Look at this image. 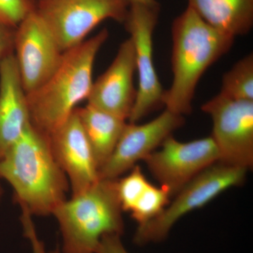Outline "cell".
Returning a JSON list of instances; mask_svg holds the SVG:
<instances>
[{
    "label": "cell",
    "instance_id": "cell-15",
    "mask_svg": "<svg viewBox=\"0 0 253 253\" xmlns=\"http://www.w3.org/2000/svg\"><path fill=\"white\" fill-rule=\"evenodd\" d=\"M188 6L218 31L234 38L253 26V0H187Z\"/></svg>",
    "mask_w": 253,
    "mask_h": 253
},
{
    "label": "cell",
    "instance_id": "cell-13",
    "mask_svg": "<svg viewBox=\"0 0 253 253\" xmlns=\"http://www.w3.org/2000/svg\"><path fill=\"white\" fill-rule=\"evenodd\" d=\"M135 54L130 38L120 45L108 69L93 83L87 104L126 121L136 97Z\"/></svg>",
    "mask_w": 253,
    "mask_h": 253
},
{
    "label": "cell",
    "instance_id": "cell-14",
    "mask_svg": "<svg viewBox=\"0 0 253 253\" xmlns=\"http://www.w3.org/2000/svg\"><path fill=\"white\" fill-rule=\"evenodd\" d=\"M31 124L14 54L0 59V158Z\"/></svg>",
    "mask_w": 253,
    "mask_h": 253
},
{
    "label": "cell",
    "instance_id": "cell-12",
    "mask_svg": "<svg viewBox=\"0 0 253 253\" xmlns=\"http://www.w3.org/2000/svg\"><path fill=\"white\" fill-rule=\"evenodd\" d=\"M56 161L69 181L72 196L84 192L99 179V168L76 109L49 136Z\"/></svg>",
    "mask_w": 253,
    "mask_h": 253
},
{
    "label": "cell",
    "instance_id": "cell-23",
    "mask_svg": "<svg viewBox=\"0 0 253 253\" xmlns=\"http://www.w3.org/2000/svg\"><path fill=\"white\" fill-rule=\"evenodd\" d=\"M96 253H129L123 246L121 236L117 234L106 235L100 241Z\"/></svg>",
    "mask_w": 253,
    "mask_h": 253
},
{
    "label": "cell",
    "instance_id": "cell-4",
    "mask_svg": "<svg viewBox=\"0 0 253 253\" xmlns=\"http://www.w3.org/2000/svg\"><path fill=\"white\" fill-rule=\"evenodd\" d=\"M117 179H99L55 209L52 215L59 224L63 253H96L104 236L123 234Z\"/></svg>",
    "mask_w": 253,
    "mask_h": 253
},
{
    "label": "cell",
    "instance_id": "cell-20",
    "mask_svg": "<svg viewBox=\"0 0 253 253\" xmlns=\"http://www.w3.org/2000/svg\"><path fill=\"white\" fill-rule=\"evenodd\" d=\"M34 0H0V21L16 28L36 8Z\"/></svg>",
    "mask_w": 253,
    "mask_h": 253
},
{
    "label": "cell",
    "instance_id": "cell-24",
    "mask_svg": "<svg viewBox=\"0 0 253 253\" xmlns=\"http://www.w3.org/2000/svg\"><path fill=\"white\" fill-rule=\"evenodd\" d=\"M129 4H141L144 5H155L158 4L157 0H126Z\"/></svg>",
    "mask_w": 253,
    "mask_h": 253
},
{
    "label": "cell",
    "instance_id": "cell-6",
    "mask_svg": "<svg viewBox=\"0 0 253 253\" xmlns=\"http://www.w3.org/2000/svg\"><path fill=\"white\" fill-rule=\"evenodd\" d=\"M129 4L126 0H37L36 9L63 52L85 41L107 19L126 21Z\"/></svg>",
    "mask_w": 253,
    "mask_h": 253
},
{
    "label": "cell",
    "instance_id": "cell-18",
    "mask_svg": "<svg viewBox=\"0 0 253 253\" xmlns=\"http://www.w3.org/2000/svg\"><path fill=\"white\" fill-rule=\"evenodd\" d=\"M171 195L166 188L150 184L131 210V217L139 225L158 217L169 204Z\"/></svg>",
    "mask_w": 253,
    "mask_h": 253
},
{
    "label": "cell",
    "instance_id": "cell-1",
    "mask_svg": "<svg viewBox=\"0 0 253 253\" xmlns=\"http://www.w3.org/2000/svg\"><path fill=\"white\" fill-rule=\"evenodd\" d=\"M0 179L32 216H47L67 199L70 184L56 161L49 137L32 125L0 158Z\"/></svg>",
    "mask_w": 253,
    "mask_h": 253
},
{
    "label": "cell",
    "instance_id": "cell-17",
    "mask_svg": "<svg viewBox=\"0 0 253 253\" xmlns=\"http://www.w3.org/2000/svg\"><path fill=\"white\" fill-rule=\"evenodd\" d=\"M219 94L229 99L253 101V54L244 56L224 73Z\"/></svg>",
    "mask_w": 253,
    "mask_h": 253
},
{
    "label": "cell",
    "instance_id": "cell-9",
    "mask_svg": "<svg viewBox=\"0 0 253 253\" xmlns=\"http://www.w3.org/2000/svg\"><path fill=\"white\" fill-rule=\"evenodd\" d=\"M144 161L161 186L176 195L190 181L206 168L219 162V152L211 136L181 142L172 135Z\"/></svg>",
    "mask_w": 253,
    "mask_h": 253
},
{
    "label": "cell",
    "instance_id": "cell-25",
    "mask_svg": "<svg viewBox=\"0 0 253 253\" xmlns=\"http://www.w3.org/2000/svg\"><path fill=\"white\" fill-rule=\"evenodd\" d=\"M3 194H4V189H3L2 186L0 183V204H1V199H2Z\"/></svg>",
    "mask_w": 253,
    "mask_h": 253
},
{
    "label": "cell",
    "instance_id": "cell-16",
    "mask_svg": "<svg viewBox=\"0 0 253 253\" xmlns=\"http://www.w3.org/2000/svg\"><path fill=\"white\" fill-rule=\"evenodd\" d=\"M76 112L100 169L113 154L126 121L89 104L77 108Z\"/></svg>",
    "mask_w": 253,
    "mask_h": 253
},
{
    "label": "cell",
    "instance_id": "cell-11",
    "mask_svg": "<svg viewBox=\"0 0 253 253\" xmlns=\"http://www.w3.org/2000/svg\"><path fill=\"white\" fill-rule=\"evenodd\" d=\"M184 123V116L166 109L145 124L126 123L113 154L99 169V179H118L138 161H144Z\"/></svg>",
    "mask_w": 253,
    "mask_h": 253
},
{
    "label": "cell",
    "instance_id": "cell-5",
    "mask_svg": "<svg viewBox=\"0 0 253 253\" xmlns=\"http://www.w3.org/2000/svg\"><path fill=\"white\" fill-rule=\"evenodd\" d=\"M246 172L244 168L220 162L206 168L176 194L158 217L138 226L134 242L145 245L163 241L181 217L204 207L226 189L243 184Z\"/></svg>",
    "mask_w": 253,
    "mask_h": 253
},
{
    "label": "cell",
    "instance_id": "cell-10",
    "mask_svg": "<svg viewBox=\"0 0 253 253\" xmlns=\"http://www.w3.org/2000/svg\"><path fill=\"white\" fill-rule=\"evenodd\" d=\"M14 54L26 94L42 85L61 62L63 52L36 8L15 30Z\"/></svg>",
    "mask_w": 253,
    "mask_h": 253
},
{
    "label": "cell",
    "instance_id": "cell-7",
    "mask_svg": "<svg viewBox=\"0 0 253 253\" xmlns=\"http://www.w3.org/2000/svg\"><path fill=\"white\" fill-rule=\"evenodd\" d=\"M160 11L159 3L131 4L124 23L134 45L136 71L139 78L135 103L128 119L130 123L139 122L163 105L165 90L153 59V38Z\"/></svg>",
    "mask_w": 253,
    "mask_h": 253
},
{
    "label": "cell",
    "instance_id": "cell-2",
    "mask_svg": "<svg viewBox=\"0 0 253 253\" xmlns=\"http://www.w3.org/2000/svg\"><path fill=\"white\" fill-rule=\"evenodd\" d=\"M173 81L165 90L163 105L175 114L192 111L198 83L208 68L226 54L234 37L218 31L187 6L172 23Z\"/></svg>",
    "mask_w": 253,
    "mask_h": 253
},
{
    "label": "cell",
    "instance_id": "cell-26",
    "mask_svg": "<svg viewBox=\"0 0 253 253\" xmlns=\"http://www.w3.org/2000/svg\"><path fill=\"white\" fill-rule=\"evenodd\" d=\"M49 253H60L59 247H58V249H55L54 251H51V252H50Z\"/></svg>",
    "mask_w": 253,
    "mask_h": 253
},
{
    "label": "cell",
    "instance_id": "cell-21",
    "mask_svg": "<svg viewBox=\"0 0 253 253\" xmlns=\"http://www.w3.org/2000/svg\"><path fill=\"white\" fill-rule=\"evenodd\" d=\"M21 211H22V214H21V220L22 223L23 232L25 236L31 242L33 253H46L44 244L41 241L37 234L36 226L32 219L33 216L24 208H21Z\"/></svg>",
    "mask_w": 253,
    "mask_h": 253
},
{
    "label": "cell",
    "instance_id": "cell-8",
    "mask_svg": "<svg viewBox=\"0 0 253 253\" xmlns=\"http://www.w3.org/2000/svg\"><path fill=\"white\" fill-rule=\"evenodd\" d=\"M212 118L213 140L219 162L248 169L253 166V101L234 100L220 94L201 106Z\"/></svg>",
    "mask_w": 253,
    "mask_h": 253
},
{
    "label": "cell",
    "instance_id": "cell-22",
    "mask_svg": "<svg viewBox=\"0 0 253 253\" xmlns=\"http://www.w3.org/2000/svg\"><path fill=\"white\" fill-rule=\"evenodd\" d=\"M15 30L0 21V59L14 53Z\"/></svg>",
    "mask_w": 253,
    "mask_h": 253
},
{
    "label": "cell",
    "instance_id": "cell-19",
    "mask_svg": "<svg viewBox=\"0 0 253 253\" xmlns=\"http://www.w3.org/2000/svg\"><path fill=\"white\" fill-rule=\"evenodd\" d=\"M130 172L122 179H117L118 197L123 211L130 212L145 190L151 183L143 174L141 168L136 165Z\"/></svg>",
    "mask_w": 253,
    "mask_h": 253
},
{
    "label": "cell",
    "instance_id": "cell-3",
    "mask_svg": "<svg viewBox=\"0 0 253 253\" xmlns=\"http://www.w3.org/2000/svg\"><path fill=\"white\" fill-rule=\"evenodd\" d=\"M109 36L106 28L63 52L56 71L36 90L27 94L32 126L49 136L87 100L92 86L96 55Z\"/></svg>",
    "mask_w": 253,
    "mask_h": 253
}]
</instances>
